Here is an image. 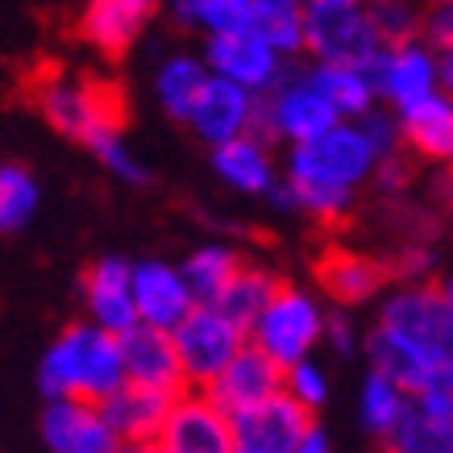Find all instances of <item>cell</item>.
I'll return each mask as SVG.
<instances>
[{
  "label": "cell",
  "instance_id": "5b68a950",
  "mask_svg": "<svg viewBox=\"0 0 453 453\" xmlns=\"http://www.w3.org/2000/svg\"><path fill=\"white\" fill-rule=\"evenodd\" d=\"M171 345H175L188 391H208L220 379V371L246 349V333L237 329L234 320H225L217 308L196 303L171 329Z\"/></svg>",
  "mask_w": 453,
  "mask_h": 453
},
{
  "label": "cell",
  "instance_id": "d6986e66",
  "mask_svg": "<svg viewBox=\"0 0 453 453\" xmlns=\"http://www.w3.org/2000/svg\"><path fill=\"white\" fill-rule=\"evenodd\" d=\"M250 117H254V96H250V92H242L237 83L208 75L204 88H200V96H196V104H192L188 125H192L204 142L225 146V142L246 138Z\"/></svg>",
  "mask_w": 453,
  "mask_h": 453
},
{
  "label": "cell",
  "instance_id": "9a60e30c",
  "mask_svg": "<svg viewBox=\"0 0 453 453\" xmlns=\"http://www.w3.org/2000/svg\"><path fill=\"white\" fill-rule=\"evenodd\" d=\"M129 296H134L138 325L163 329V333H171L196 308L188 288H183V279H179V271L163 266V262H138V266H129Z\"/></svg>",
  "mask_w": 453,
  "mask_h": 453
},
{
  "label": "cell",
  "instance_id": "44dd1931",
  "mask_svg": "<svg viewBox=\"0 0 453 453\" xmlns=\"http://www.w3.org/2000/svg\"><path fill=\"white\" fill-rule=\"evenodd\" d=\"M171 403H175L171 395L125 383L117 395L100 403V416H104V425L112 428V437L121 445H154L166 425V416H171Z\"/></svg>",
  "mask_w": 453,
  "mask_h": 453
},
{
  "label": "cell",
  "instance_id": "cb8c5ba5",
  "mask_svg": "<svg viewBox=\"0 0 453 453\" xmlns=\"http://www.w3.org/2000/svg\"><path fill=\"white\" fill-rule=\"evenodd\" d=\"M212 166L217 175L237 188V192H250V196H262L275 188V171H271V158H266V146L258 138H237V142H225L217 146L212 154Z\"/></svg>",
  "mask_w": 453,
  "mask_h": 453
},
{
  "label": "cell",
  "instance_id": "6da1fadb",
  "mask_svg": "<svg viewBox=\"0 0 453 453\" xmlns=\"http://www.w3.org/2000/svg\"><path fill=\"white\" fill-rule=\"evenodd\" d=\"M21 92L58 134L80 138L83 146L96 138H121L129 121V96L117 80L67 71L58 63H38L21 80Z\"/></svg>",
  "mask_w": 453,
  "mask_h": 453
},
{
  "label": "cell",
  "instance_id": "8d00e7d4",
  "mask_svg": "<svg viewBox=\"0 0 453 453\" xmlns=\"http://www.w3.org/2000/svg\"><path fill=\"white\" fill-rule=\"evenodd\" d=\"M374 171H379L383 192H403V188L412 183V175H416V158L403 150V146H395L391 154H383V158L374 163Z\"/></svg>",
  "mask_w": 453,
  "mask_h": 453
},
{
  "label": "cell",
  "instance_id": "5bb4252c",
  "mask_svg": "<svg viewBox=\"0 0 453 453\" xmlns=\"http://www.w3.org/2000/svg\"><path fill=\"white\" fill-rule=\"evenodd\" d=\"M279 391H283V366H275L262 349L246 345V349L220 371V379L208 387L204 395L212 399L225 416H237V412H246V408H258L266 399H275Z\"/></svg>",
  "mask_w": 453,
  "mask_h": 453
},
{
  "label": "cell",
  "instance_id": "ee69618b",
  "mask_svg": "<svg viewBox=\"0 0 453 453\" xmlns=\"http://www.w3.org/2000/svg\"><path fill=\"white\" fill-rule=\"evenodd\" d=\"M234 453H242V449H234Z\"/></svg>",
  "mask_w": 453,
  "mask_h": 453
},
{
  "label": "cell",
  "instance_id": "7a4b0ae2",
  "mask_svg": "<svg viewBox=\"0 0 453 453\" xmlns=\"http://www.w3.org/2000/svg\"><path fill=\"white\" fill-rule=\"evenodd\" d=\"M125 387V366L117 337L100 333L96 325H71L42 357V391L50 399H83L104 403Z\"/></svg>",
  "mask_w": 453,
  "mask_h": 453
},
{
  "label": "cell",
  "instance_id": "74e56055",
  "mask_svg": "<svg viewBox=\"0 0 453 453\" xmlns=\"http://www.w3.org/2000/svg\"><path fill=\"white\" fill-rule=\"evenodd\" d=\"M425 34L433 46H441V50H453V4H441V9H433L425 21Z\"/></svg>",
  "mask_w": 453,
  "mask_h": 453
},
{
  "label": "cell",
  "instance_id": "d6a6232c",
  "mask_svg": "<svg viewBox=\"0 0 453 453\" xmlns=\"http://www.w3.org/2000/svg\"><path fill=\"white\" fill-rule=\"evenodd\" d=\"M38 208V183L26 166L4 163L0 166V234H13L21 229Z\"/></svg>",
  "mask_w": 453,
  "mask_h": 453
},
{
  "label": "cell",
  "instance_id": "8fae6325",
  "mask_svg": "<svg viewBox=\"0 0 453 453\" xmlns=\"http://www.w3.org/2000/svg\"><path fill=\"white\" fill-rule=\"evenodd\" d=\"M117 349H121L125 383H129V387L158 391V395H171V399H179L183 391H188L183 371H179L175 345H171V333L134 325L129 333H121V337H117Z\"/></svg>",
  "mask_w": 453,
  "mask_h": 453
},
{
  "label": "cell",
  "instance_id": "1f68e13d",
  "mask_svg": "<svg viewBox=\"0 0 453 453\" xmlns=\"http://www.w3.org/2000/svg\"><path fill=\"white\" fill-rule=\"evenodd\" d=\"M408 416V395L395 383H387L383 374H371L362 383V425L371 428L374 437H391L399 428V420Z\"/></svg>",
  "mask_w": 453,
  "mask_h": 453
},
{
  "label": "cell",
  "instance_id": "484cf974",
  "mask_svg": "<svg viewBox=\"0 0 453 453\" xmlns=\"http://www.w3.org/2000/svg\"><path fill=\"white\" fill-rule=\"evenodd\" d=\"M242 266H246V258H242L234 246H204L183 262L179 279H183L192 303H208V308H212V303L220 300V291L234 283V275Z\"/></svg>",
  "mask_w": 453,
  "mask_h": 453
},
{
  "label": "cell",
  "instance_id": "d590c367",
  "mask_svg": "<svg viewBox=\"0 0 453 453\" xmlns=\"http://www.w3.org/2000/svg\"><path fill=\"white\" fill-rule=\"evenodd\" d=\"M88 150L96 154V158L109 166L112 175L129 179V183H146V179H150V175H146V166H138V158L121 146V138H96V142H88Z\"/></svg>",
  "mask_w": 453,
  "mask_h": 453
},
{
  "label": "cell",
  "instance_id": "52a82bcc",
  "mask_svg": "<svg viewBox=\"0 0 453 453\" xmlns=\"http://www.w3.org/2000/svg\"><path fill=\"white\" fill-rule=\"evenodd\" d=\"M374 163L379 158H374L371 142L362 138L357 125H333L329 134L291 150V179H312L325 188L354 192L362 179L374 175Z\"/></svg>",
  "mask_w": 453,
  "mask_h": 453
},
{
  "label": "cell",
  "instance_id": "603a6c76",
  "mask_svg": "<svg viewBox=\"0 0 453 453\" xmlns=\"http://www.w3.org/2000/svg\"><path fill=\"white\" fill-rule=\"evenodd\" d=\"M366 354H371L374 374H383L387 383H395L403 395H416V399L428 391L433 371H437V362H428L420 349L399 342L395 333H387V329H374L366 337Z\"/></svg>",
  "mask_w": 453,
  "mask_h": 453
},
{
  "label": "cell",
  "instance_id": "8992f818",
  "mask_svg": "<svg viewBox=\"0 0 453 453\" xmlns=\"http://www.w3.org/2000/svg\"><path fill=\"white\" fill-rule=\"evenodd\" d=\"M379 329L395 333L399 342L420 349L437 366L445 357H453V316L445 308V296H441L437 283H412V288L395 291L383 303Z\"/></svg>",
  "mask_w": 453,
  "mask_h": 453
},
{
  "label": "cell",
  "instance_id": "836d02e7",
  "mask_svg": "<svg viewBox=\"0 0 453 453\" xmlns=\"http://www.w3.org/2000/svg\"><path fill=\"white\" fill-rule=\"evenodd\" d=\"M366 21H371L374 38L383 50H395V46H408L420 34V17L408 9V4H374L366 9Z\"/></svg>",
  "mask_w": 453,
  "mask_h": 453
},
{
  "label": "cell",
  "instance_id": "277c9868",
  "mask_svg": "<svg viewBox=\"0 0 453 453\" xmlns=\"http://www.w3.org/2000/svg\"><path fill=\"white\" fill-rule=\"evenodd\" d=\"M303 46L320 58V67H349L362 71L383 55V46L374 38L366 9H357L349 0H316L303 9Z\"/></svg>",
  "mask_w": 453,
  "mask_h": 453
},
{
  "label": "cell",
  "instance_id": "b9f144b4",
  "mask_svg": "<svg viewBox=\"0 0 453 453\" xmlns=\"http://www.w3.org/2000/svg\"><path fill=\"white\" fill-rule=\"evenodd\" d=\"M117 453H163L158 445H121Z\"/></svg>",
  "mask_w": 453,
  "mask_h": 453
},
{
  "label": "cell",
  "instance_id": "4dcf8cb0",
  "mask_svg": "<svg viewBox=\"0 0 453 453\" xmlns=\"http://www.w3.org/2000/svg\"><path fill=\"white\" fill-rule=\"evenodd\" d=\"M383 453H453V425L408 408L399 428L387 437Z\"/></svg>",
  "mask_w": 453,
  "mask_h": 453
},
{
  "label": "cell",
  "instance_id": "7402d4cb",
  "mask_svg": "<svg viewBox=\"0 0 453 453\" xmlns=\"http://www.w3.org/2000/svg\"><path fill=\"white\" fill-rule=\"evenodd\" d=\"M399 142L412 158L453 163V100L433 92L428 100L399 112Z\"/></svg>",
  "mask_w": 453,
  "mask_h": 453
},
{
  "label": "cell",
  "instance_id": "3957f363",
  "mask_svg": "<svg viewBox=\"0 0 453 453\" xmlns=\"http://www.w3.org/2000/svg\"><path fill=\"white\" fill-rule=\"evenodd\" d=\"M320 333H325V316H320L316 300L283 279L271 303L262 308V316L250 325L246 345L262 349L275 366L291 371L296 362H308V349L320 342Z\"/></svg>",
  "mask_w": 453,
  "mask_h": 453
},
{
  "label": "cell",
  "instance_id": "7c38bea8",
  "mask_svg": "<svg viewBox=\"0 0 453 453\" xmlns=\"http://www.w3.org/2000/svg\"><path fill=\"white\" fill-rule=\"evenodd\" d=\"M366 80H371L374 96H383L387 104H395L403 112L437 92V58L428 55L420 42H408V46L383 50L374 58L366 67Z\"/></svg>",
  "mask_w": 453,
  "mask_h": 453
},
{
  "label": "cell",
  "instance_id": "30bf717a",
  "mask_svg": "<svg viewBox=\"0 0 453 453\" xmlns=\"http://www.w3.org/2000/svg\"><path fill=\"white\" fill-rule=\"evenodd\" d=\"M312 275L325 296H333L342 308H354V303L379 296V291L387 288L391 271H387V262L374 258V254L349 250V246H342V242H320V246L312 250Z\"/></svg>",
  "mask_w": 453,
  "mask_h": 453
},
{
  "label": "cell",
  "instance_id": "ffe728a7",
  "mask_svg": "<svg viewBox=\"0 0 453 453\" xmlns=\"http://www.w3.org/2000/svg\"><path fill=\"white\" fill-rule=\"evenodd\" d=\"M83 300L88 312L96 320L100 333L121 337L138 325L134 316V296H129V262L121 258H100L83 271Z\"/></svg>",
  "mask_w": 453,
  "mask_h": 453
},
{
  "label": "cell",
  "instance_id": "2e32d148",
  "mask_svg": "<svg viewBox=\"0 0 453 453\" xmlns=\"http://www.w3.org/2000/svg\"><path fill=\"white\" fill-rule=\"evenodd\" d=\"M42 437L55 453H117L121 441L112 437L96 403L83 399H50L42 416Z\"/></svg>",
  "mask_w": 453,
  "mask_h": 453
},
{
  "label": "cell",
  "instance_id": "e0dca14e",
  "mask_svg": "<svg viewBox=\"0 0 453 453\" xmlns=\"http://www.w3.org/2000/svg\"><path fill=\"white\" fill-rule=\"evenodd\" d=\"M154 17L150 0H96L75 17V34L88 46H96L104 58H121L138 34L146 29V21Z\"/></svg>",
  "mask_w": 453,
  "mask_h": 453
},
{
  "label": "cell",
  "instance_id": "f1b7e54d",
  "mask_svg": "<svg viewBox=\"0 0 453 453\" xmlns=\"http://www.w3.org/2000/svg\"><path fill=\"white\" fill-rule=\"evenodd\" d=\"M204 80H208V71L200 58H192V55L166 58L163 71H158V100H163V109L171 112L175 121H188Z\"/></svg>",
  "mask_w": 453,
  "mask_h": 453
},
{
  "label": "cell",
  "instance_id": "60d3db41",
  "mask_svg": "<svg viewBox=\"0 0 453 453\" xmlns=\"http://www.w3.org/2000/svg\"><path fill=\"white\" fill-rule=\"evenodd\" d=\"M291 453H329V437H325L320 428H312V433H308Z\"/></svg>",
  "mask_w": 453,
  "mask_h": 453
},
{
  "label": "cell",
  "instance_id": "f35d334b",
  "mask_svg": "<svg viewBox=\"0 0 453 453\" xmlns=\"http://www.w3.org/2000/svg\"><path fill=\"white\" fill-rule=\"evenodd\" d=\"M325 329H329L333 349H337V354H349V349H354V333H349V320H345V316H329V325H325Z\"/></svg>",
  "mask_w": 453,
  "mask_h": 453
},
{
  "label": "cell",
  "instance_id": "4316f807",
  "mask_svg": "<svg viewBox=\"0 0 453 453\" xmlns=\"http://www.w3.org/2000/svg\"><path fill=\"white\" fill-rule=\"evenodd\" d=\"M250 34L271 46L275 55L303 50V9L291 0H254V26Z\"/></svg>",
  "mask_w": 453,
  "mask_h": 453
},
{
  "label": "cell",
  "instance_id": "ba28073f",
  "mask_svg": "<svg viewBox=\"0 0 453 453\" xmlns=\"http://www.w3.org/2000/svg\"><path fill=\"white\" fill-rule=\"evenodd\" d=\"M229 428H234V449L242 453H291L316 428V412L296 403L288 391H279L258 408L229 416Z\"/></svg>",
  "mask_w": 453,
  "mask_h": 453
},
{
  "label": "cell",
  "instance_id": "f546056e",
  "mask_svg": "<svg viewBox=\"0 0 453 453\" xmlns=\"http://www.w3.org/2000/svg\"><path fill=\"white\" fill-rule=\"evenodd\" d=\"M312 88L320 96L333 104L337 117H366L374 104V92H371V80L362 71H349V67H316L312 75Z\"/></svg>",
  "mask_w": 453,
  "mask_h": 453
},
{
  "label": "cell",
  "instance_id": "d4e9b609",
  "mask_svg": "<svg viewBox=\"0 0 453 453\" xmlns=\"http://www.w3.org/2000/svg\"><path fill=\"white\" fill-rule=\"evenodd\" d=\"M279 283L283 279L275 275V271H262V266H254V262H246L242 271L234 275V283L220 291V300L212 303L225 320H234L242 333H250V325L262 316V308L271 303V296L279 291Z\"/></svg>",
  "mask_w": 453,
  "mask_h": 453
},
{
  "label": "cell",
  "instance_id": "ab89813d",
  "mask_svg": "<svg viewBox=\"0 0 453 453\" xmlns=\"http://www.w3.org/2000/svg\"><path fill=\"white\" fill-rule=\"evenodd\" d=\"M437 88H445V100H453V50H441L437 58Z\"/></svg>",
  "mask_w": 453,
  "mask_h": 453
},
{
  "label": "cell",
  "instance_id": "7bdbcfd3",
  "mask_svg": "<svg viewBox=\"0 0 453 453\" xmlns=\"http://www.w3.org/2000/svg\"><path fill=\"white\" fill-rule=\"evenodd\" d=\"M441 296H445V308H449V316H453V279L441 283Z\"/></svg>",
  "mask_w": 453,
  "mask_h": 453
},
{
  "label": "cell",
  "instance_id": "9c48e42d",
  "mask_svg": "<svg viewBox=\"0 0 453 453\" xmlns=\"http://www.w3.org/2000/svg\"><path fill=\"white\" fill-rule=\"evenodd\" d=\"M154 445L163 453H234V428L204 391H183Z\"/></svg>",
  "mask_w": 453,
  "mask_h": 453
},
{
  "label": "cell",
  "instance_id": "ac0fdd59",
  "mask_svg": "<svg viewBox=\"0 0 453 453\" xmlns=\"http://www.w3.org/2000/svg\"><path fill=\"white\" fill-rule=\"evenodd\" d=\"M204 71L217 80L237 83L242 92H262L279 83V55L262 46L254 34H234V38H208Z\"/></svg>",
  "mask_w": 453,
  "mask_h": 453
},
{
  "label": "cell",
  "instance_id": "83f0119b",
  "mask_svg": "<svg viewBox=\"0 0 453 453\" xmlns=\"http://www.w3.org/2000/svg\"><path fill=\"white\" fill-rule=\"evenodd\" d=\"M175 21L208 29V38H234L254 26V0H188L175 4Z\"/></svg>",
  "mask_w": 453,
  "mask_h": 453
},
{
  "label": "cell",
  "instance_id": "4fadbf2b",
  "mask_svg": "<svg viewBox=\"0 0 453 453\" xmlns=\"http://www.w3.org/2000/svg\"><path fill=\"white\" fill-rule=\"evenodd\" d=\"M262 109H266V121H271V134L296 142V146H308L320 134H329L333 125H342V117L333 112L329 100L316 92L308 75L275 83V96L266 100Z\"/></svg>",
  "mask_w": 453,
  "mask_h": 453
},
{
  "label": "cell",
  "instance_id": "e575fe53",
  "mask_svg": "<svg viewBox=\"0 0 453 453\" xmlns=\"http://www.w3.org/2000/svg\"><path fill=\"white\" fill-rule=\"evenodd\" d=\"M283 391L296 403H303L308 412H316L325 403V395H329V383H325V371L316 362H296L291 371H283Z\"/></svg>",
  "mask_w": 453,
  "mask_h": 453
}]
</instances>
